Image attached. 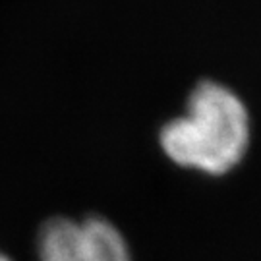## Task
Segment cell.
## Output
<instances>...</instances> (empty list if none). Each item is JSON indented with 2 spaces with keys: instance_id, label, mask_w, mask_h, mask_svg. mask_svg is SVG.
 Wrapping results in <instances>:
<instances>
[{
  "instance_id": "cell-2",
  "label": "cell",
  "mask_w": 261,
  "mask_h": 261,
  "mask_svg": "<svg viewBox=\"0 0 261 261\" xmlns=\"http://www.w3.org/2000/svg\"><path fill=\"white\" fill-rule=\"evenodd\" d=\"M39 261H134L124 234L105 217H53L41 226Z\"/></svg>"
},
{
  "instance_id": "cell-1",
  "label": "cell",
  "mask_w": 261,
  "mask_h": 261,
  "mask_svg": "<svg viewBox=\"0 0 261 261\" xmlns=\"http://www.w3.org/2000/svg\"><path fill=\"white\" fill-rule=\"evenodd\" d=\"M250 112L226 85L203 82L192 91L186 112L159 134L161 149L174 165L209 176L236 168L250 147Z\"/></svg>"
},
{
  "instance_id": "cell-3",
  "label": "cell",
  "mask_w": 261,
  "mask_h": 261,
  "mask_svg": "<svg viewBox=\"0 0 261 261\" xmlns=\"http://www.w3.org/2000/svg\"><path fill=\"white\" fill-rule=\"evenodd\" d=\"M0 261H12V259H10V257L4 252H0Z\"/></svg>"
}]
</instances>
